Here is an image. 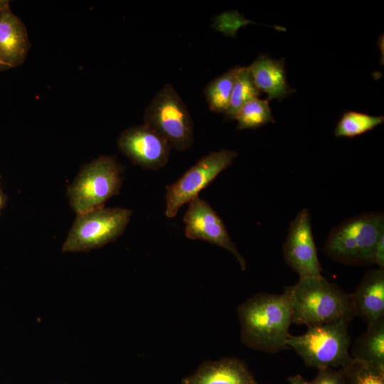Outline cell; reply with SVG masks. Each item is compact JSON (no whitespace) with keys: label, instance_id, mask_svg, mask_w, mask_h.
I'll use <instances>...</instances> for the list:
<instances>
[{"label":"cell","instance_id":"obj_1","mask_svg":"<svg viewBox=\"0 0 384 384\" xmlns=\"http://www.w3.org/2000/svg\"><path fill=\"white\" fill-rule=\"evenodd\" d=\"M242 343L255 351L275 354L289 349L287 341L293 319L289 286L281 294L260 292L238 307Z\"/></svg>","mask_w":384,"mask_h":384},{"label":"cell","instance_id":"obj_2","mask_svg":"<svg viewBox=\"0 0 384 384\" xmlns=\"http://www.w3.org/2000/svg\"><path fill=\"white\" fill-rule=\"evenodd\" d=\"M289 289L293 324L309 327L339 321L350 322L356 316L352 294L322 275L299 279Z\"/></svg>","mask_w":384,"mask_h":384},{"label":"cell","instance_id":"obj_3","mask_svg":"<svg viewBox=\"0 0 384 384\" xmlns=\"http://www.w3.org/2000/svg\"><path fill=\"white\" fill-rule=\"evenodd\" d=\"M383 234V213L357 215L344 220L330 231L323 252L333 260L343 265L373 264L375 247Z\"/></svg>","mask_w":384,"mask_h":384},{"label":"cell","instance_id":"obj_4","mask_svg":"<svg viewBox=\"0 0 384 384\" xmlns=\"http://www.w3.org/2000/svg\"><path fill=\"white\" fill-rule=\"evenodd\" d=\"M349 321L309 326L300 335H289L287 345L292 348L309 367L316 369L341 368L349 363L351 336Z\"/></svg>","mask_w":384,"mask_h":384},{"label":"cell","instance_id":"obj_5","mask_svg":"<svg viewBox=\"0 0 384 384\" xmlns=\"http://www.w3.org/2000/svg\"><path fill=\"white\" fill-rule=\"evenodd\" d=\"M122 168L114 156H101L84 165L67 190L77 215L104 207L119 193Z\"/></svg>","mask_w":384,"mask_h":384},{"label":"cell","instance_id":"obj_6","mask_svg":"<svg viewBox=\"0 0 384 384\" xmlns=\"http://www.w3.org/2000/svg\"><path fill=\"white\" fill-rule=\"evenodd\" d=\"M144 124L161 136L179 151L194 142V124L189 111L174 87L166 84L146 107Z\"/></svg>","mask_w":384,"mask_h":384},{"label":"cell","instance_id":"obj_7","mask_svg":"<svg viewBox=\"0 0 384 384\" xmlns=\"http://www.w3.org/2000/svg\"><path fill=\"white\" fill-rule=\"evenodd\" d=\"M131 215L129 209L105 207L77 215L62 251L89 252L103 247L124 233Z\"/></svg>","mask_w":384,"mask_h":384},{"label":"cell","instance_id":"obj_8","mask_svg":"<svg viewBox=\"0 0 384 384\" xmlns=\"http://www.w3.org/2000/svg\"><path fill=\"white\" fill-rule=\"evenodd\" d=\"M238 156V152L223 149L201 157L176 182L166 186V210L168 218L176 216L180 208L198 196Z\"/></svg>","mask_w":384,"mask_h":384},{"label":"cell","instance_id":"obj_9","mask_svg":"<svg viewBox=\"0 0 384 384\" xmlns=\"http://www.w3.org/2000/svg\"><path fill=\"white\" fill-rule=\"evenodd\" d=\"M283 255L287 265L299 274V279L321 276V265L308 209H302L290 223Z\"/></svg>","mask_w":384,"mask_h":384},{"label":"cell","instance_id":"obj_10","mask_svg":"<svg viewBox=\"0 0 384 384\" xmlns=\"http://www.w3.org/2000/svg\"><path fill=\"white\" fill-rule=\"evenodd\" d=\"M183 220L186 238L205 240L230 252L242 270L246 269L245 260L231 240L223 221L207 201L198 196L192 199Z\"/></svg>","mask_w":384,"mask_h":384},{"label":"cell","instance_id":"obj_11","mask_svg":"<svg viewBox=\"0 0 384 384\" xmlns=\"http://www.w3.org/2000/svg\"><path fill=\"white\" fill-rule=\"evenodd\" d=\"M117 144L122 153L133 164L149 170L165 166L171 149L161 136L144 124L123 131Z\"/></svg>","mask_w":384,"mask_h":384},{"label":"cell","instance_id":"obj_12","mask_svg":"<svg viewBox=\"0 0 384 384\" xmlns=\"http://www.w3.org/2000/svg\"><path fill=\"white\" fill-rule=\"evenodd\" d=\"M31 43L26 26L10 7V1L0 0V63L9 69L25 61Z\"/></svg>","mask_w":384,"mask_h":384},{"label":"cell","instance_id":"obj_13","mask_svg":"<svg viewBox=\"0 0 384 384\" xmlns=\"http://www.w3.org/2000/svg\"><path fill=\"white\" fill-rule=\"evenodd\" d=\"M182 384H259L244 361L223 358L206 361L181 380Z\"/></svg>","mask_w":384,"mask_h":384},{"label":"cell","instance_id":"obj_14","mask_svg":"<svg viewBox=\"0 0 384 384\" xmlns=\"http://www.w3.org/2000/svg\"><path fill=\"white\" fill-rule=\"evenodd\" d=\"M359 316L370 326L384 319V269L368 270L351 294Z\"/></svg>","mask_w":384,"mask_h":384},{"label":"cell","instance_id":"obj_15","mask_svg":"<svg viewBox=\"0 0 384 384\" xmlns=\"http://www.w3.org/2000/svg\"><path fill=\"white\" fill-rule=\"evenodd\" d=\"M247 68L258 89L267 93L268 101H281L296 92L287 83L284 58L260 55Z\"/></svg>","mask_w":384,"mask_h":384},{"label":"cell","instance_id":"obj_16","mask_svg":"<svg viewBox=\"0 0 384 384\" xmlns=\"http://www.w3.org/2000/svg\"><path fill=\"white\" fill-rule=\"evenodd\" d=\"M350 356L384 370V319L368 326L353 345Z\"/></svg>","mask_w":384,"mask_h":384},{"label":"cell","instance_id":"obj_17","mask_svg":"<svg viewBox=\"0 0 384 384\" xmlns=\"http://www.w3.org/2000/svg\"><path fill=\"white\" fill-rule=\"evenodd\" d=\"M239 67L230 69L206 86L203 93L211 111L224 114L226 112Z\"/></svg>","mask_w":384,"mask_h":384},{"label":"cell","instance_id":"obj_18","mask_svg":"<svg viewBox=\"0 0 384 384\" xmlns=\"http://www.w3.org/2000/svg\"><path fill=\"white\" fill-rule=\"evenodd\" d=\"M261 91L257 87L252 75L247 67H239L225 116L234 119L238 110L247 102L258 98Z\"/></svg>","mask_w":384,"mask_h":384},{"label":"cell","instance_id":"obj_19","mask_svg":"<svg viewBox=\"0 0 384 384\" xmlns=\"http://www.w3.org/2000/svg\"><path fill=\"white\" fill-rule=\"evenodd\" d=\"M234 120L238 129H253L268 123H274L267 100L254 99L245 103L237 112Z\"/></svg>","mask_w":384,"mask_h":384},{"label":"cell","instance_id":"obj_20","mask_svg":"<svg viewBox=\"0 0 384 384\" xmlns=\"http://www.w3.org/2000/svg\"><path fill=\"white\" fill-rule=\"evenodd\" d=\"M383 122V116H372L365 113L347 111L338 120L334 129V134L337 137H354L373 129Z\"/></svg>","mask_w":384,"mask_h":384},{"label":"cell","instance_id":"obj_21","mask_svg":"<svg viewBox=\"0 0 384 384\" xmlns=\"http://www.w3.org/2000/svg\"><path fill=\"white\" fill-rule=\"evenodd\" d=\"M345 384H384V370L353 359L339 368Z\"/></svg>","mask_w":384,"mask_h":384},{"label":"cell","instance_id":"obj_22","mask_svg":"<svg viewBox=\"0 0 384 384\" xmlns=\"http://www.w3.org/2000/svg\"><path fill=\"white\" fill-rule=\"evenodd\" d=\"M220 30L227 36H235L237 30L242 26L249 23H254L241 16L237 11H230L223 14L221 16Z\"/></svg>","mask_w":384,"mask_h":384},{"label":"cell","instance_id":"obj_23","mask_svg":"<svg viewBox=\"0 0 384 384\" xmlns=\"http://www.w3.org/2000/svg\"><path fill=\"white\" fill-rule=\"evenodd\" d=\"M308 383L309 384H345L341 370L334 368L319 369L316 375Z\"/></svg>","mask_w":384,"mask_h":384},{"label":"cell","instance_id":"obj_24","mask_svg":"<svg viewBox=\"0 0 384 384\" xmlns=\"http://www.w3.org/2000/svg\"><path fill=\"white\" fill-rule=\"evenodd\" d=\"M373 264H376L378 268L384 269V234L380 236L375 245Z\"/></svg>","mask_w":384,"mask_h":384},{"label":"cell","instance_id":"obj_25","mask_svg":"<svg viewBox=\"0 0 384 384\" xmlns=\"http://www.w3.org/2000/svg\"><path fill=\"white\" fill-rule=\"evenodd\" d=\"M287 381L289 384H309L301 375L295 374L294 375H290L287 378Z\"/></svg>","mask_w":384,"mask_h":384},{"label":"cell","instance_id":"obj_26","mask_svg":"<svg viewBox=\"0 0 384 384\" xmlns=\"http://www.w3.org/2000/svg\"><path fill=\"white\" fill-rule=\"evenodd\" d=\"M7 197L6 195L0 190V213L2 209L4 208L6 203Z\"/></svg>","mask_w":384,"mask_h":384},{"label":"cell","instance_id":"obj_27","mask_svg":"<svg viewBox=\"0 0 384 384\" xmlns=\"http://www.w3.org/2000/svg\"><path fill=\"white\" fill-rule=\"evenodd\" d=\"M9 68L0 63V71L8 70Z\"/></svg>","mask_w":384,"mask_h":384},{"label":"cell","instance_id":"obj_28","mask_svg":"<svg viewBox=\"0 0 384 384\" xmlns=\"http://www.w3.org/2000/svg\"><path fill=\"white\" fill-rule=\"evenodd\" d=\"M0 178H1V176H0Z\"/></svg>","mask_w":384,"mask_h":384}]
</instances>
